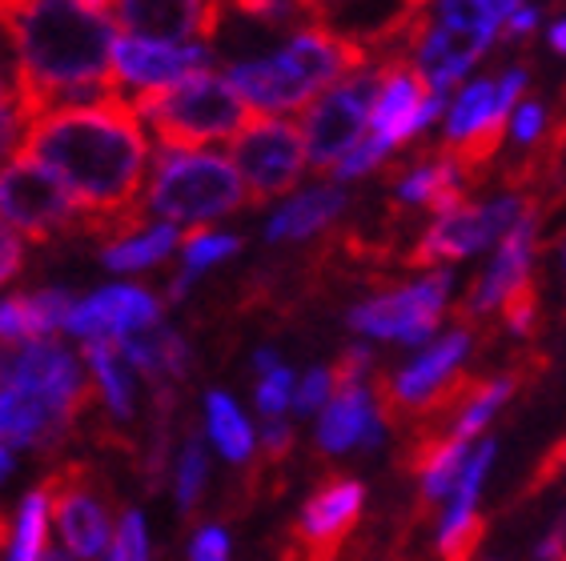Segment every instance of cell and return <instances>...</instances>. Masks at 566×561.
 Wrapping results in <instances>:
<instances>
[{
  "label": "cell",
  "instance_id": "cell-31",
  "mask_svg": "<svg viewBox=\"0 0 566 561\" xmlns=\"http://www.w3.org/2000/svg\"><path fill=\"white\" fill-rule=\"evenodd\" d=\"M44 529H49V497H44V489H33L24 497L21 518H17V538H12L9 561H41Z\"/></svg>",
  "mask_w": 566,
  "mask_h": 561
},
{
  "label": "cell",
  "instance_id": "cell-41",
  "mask_svg": "<svg viewBox=\"0 0 566 561\" xmlns=\"http://www.w3.org/2000/svg\"><path fill=\"white\" fill-rule=\"evenodd\" d=\"M366 369H370V353H366V349H346V353L338 357V366L329 369V373H334V389L361 385Z\"/></svg>",
  "mask_w": 566,
  "mask_h": 561
},
{
  "label": "cell",
  "instance_id": "cell-44",
  "mask_svg": "<svg viewBox=\"0 0 566 561\" xmlns=\"http://www.w3.org/2000/svg\"><path fill=\"white\" fill-rule=\"evenodd\" d=\"M538 561H566V518L558 521L543 541H538V550H534Z\"/></svg>",
  "mask_w": 566,
  "mask_h": 561
},
{
  "label": "cell",
  "instance_id": "cell-16",
  "mask_svg": "<svg viewBox=\"0 0 566 561\" xmlns=\"http://www.w3.org/2000/svg\"><path fill=\"white\" fill-rule=\"evenodd\" d=\"M157 321H161V305L149 293L133 285H109L76 301L65 329L81 341H125V337H137V329H157Z\"/></svg>",
  "mask_w": 566,
  "mask_h": 561
},
{
  "label": "cell",
  "instance_id": "cell-27",
  "mask_svg": "<svg viewBox=\"0 0 566 561\" xmlns=\"http://www.w3.org/2000/svg\"><path fill=\"white\" fill-rule=\"evenodd\" d=\"M181 245H186V269H181V277L169 285V297H186V289L193 285L197 273H206L213 261H226L233 257L241 248L238 237H226V233H209V229H189L186 237H181Z\"/></svg>",
  "mask_w": 566,
  "mask_h": 561
},
{
  "label": "cell",
  "instance_id": "cell-36",
  "mask_svg": "<svg viewBox=\"0 0 566 561\" xmlns=\"http://www.w3.org/2000/svg\"><path fill=\"white\" fill-rule=\"evenodd\" d=\"M386 152H390V145H386V140H381V137H366L358 145V149L349 152L346 161H342L338 169H334V177H338V181H349V177L374 173V169H378V165L386 161Z\"/></svg>",
  "mask_w": 566,
  "mask_h": 561
},
{
  "label": "cell",
  "instance_id": "cell-1",
  "mask_svg": "<svg viewBox=\"0 0 566 561\" xmlns=\"http://www.w3.org/2000/svg\"><path fill=\"white\" fill-rule=\"evenodd\" d=\"M17 157L41 165L65 184L85 213V237L105 241V248L129 241L149 216L142 197L149 145L142 117L125 97L61 108L33 120Z\"/></svg>",
  "mask_w": 566,
  "mask_h": 561
},
{
  "label": "cell",
  "instance_id": "cell-47",
  "mask_svg": "<svg viewBox=\"0 0 566 561\" xmlns=\"http://www.w3.org/2000/svg\"><path fill=\"white\" fill-rule=\"evenodd\" d=\"M551 49H555V53H566V21H558L555 29H551Z\"/></svg>",
  "mask_w": 566,
  "mask_h": 561
},
{
  "label": "cell",
  "instance_id": "cell-50",
  "mask_svg": "<svg viewBox=\"0 0 566 561\" xmlns=\"http://www.w3.org/2000/svg\"><path fill=\"white\" fill-rule=\"evenodd\" d=\"M9 533H12V526H9V514L0 509V550H4V541H9Z\"/></svg>",
  "mask_w": 566,
  "mask_h": 561
},
{
  "label": "cell",
  "instance_id": "cell-19",
  "mask_svg": "<svg viewBox=\"0 0 566 561\" xmlns=\"http://www.w3.org/2000/svg\"><path fill=\"white\" fill-rule=\"evenodd\" d=\"M534 245H538V213H534V205H531L523 213V221L502 237L499 253H494V261H491V269L482 273V280L474 285V293H470V301H467L462 314L479 317V314H494V309H502L506 293H511L514 285L531 280Z\"/></svg>",
  "mask_w": 566,
  "mask_h": 561
},
{
  "label": "cell",
  "instance_id": "cell-24",
  "mask_svg": "<svg viewBox=\"0 0 566 561\" xmlns=\"http://www.w3.org/2000/svg\"><path fill=\"white\" fill-rule=\"evenodd\" d=\"M85 361L93 369V385L101 401L109 405L117 421L133 417V373L129 361L120 353V341H85Z\"/></svg>",
  "mask_w": 566,
  "mask_h": 561
},
{
  "label": "cell",
  "instance_id": "cell-46",
  "mask_svg": "<svg viewBox=\"0 0 566 561\" xmlns=\"http://www.w3.org/2000/svg\"><path fill=\"white\" fill-rule=\"evenodd\" d=\"M253 366H258V373H273V369L282 366V361H277V353H273V349H258V357H253Z\"/></svg>",
  "mask_w": 566,
  "mask_h": 561
},
{
  "label": "cell",
  "instance_id": "cell-48",
  "mask_svg": "<svg viewBox=\"0 0 566 561\" xmlns=\"http://www.w3.org/2000/svg\"><path fill=\"white\" fill-rule=\"evenodd\" d=\"M17 105V85H4V76H0V108H12Z\"/></svg>",
  "mask_w": 566,
  "mask_h": 561
},
{
  "label": "cell",
  "instance_id": "cell-34",
  "mask_svg": "<svg viewBox=\"0 0 566 561\" xmlns=\"http://www.w3.org/2000/svg\"><path fill=\"white\" fill-rule=\"evenodd\" d=\"M109 561H149V538H145V518L137 509H125L117 526Z\"/></svg>",
  "mask_w": 566,
  "mask_h": 561
},
{
  "label": "cell",
  "instance_id": "cell-28",
  "mask_svg": "<svg viewBox=\"0 0 566 561\" xmlns=\"http://www.w3.org/2000/svg\"><path fill=\"white\" fill-rule=\"evenodd\" d=\"M518 381H523V373H506V378H491L482 381L479 389H474V398L467 401V410L454 417V437H462V442H470L479 430H486V421L494 417V413L506 405V398H511L514 389H518Z\"/></svg>",
  "mask_w": 566,
  "mask_h": 561
},
{
  "label": "cell",
  "instance_id": "cell-37",
  "mask_svg": "<svg viewBox=\"0 0 566 561\" xmlns=\"http://www.w3.org/2000/svg\"><path fill=\"white\" fill-rule=\"evenodd\" d=\"M329 398H334V373H329V369H310L294 393V410L314 413V410H322V405H329Z\"/></svg>",
  "mask_w": 566,
  "mask_h": 561
},
{
  "label": "cell",
  "instance_id": "cell-5",
  "mask_svg": "<svg viewBox=\"0 0 566 561\" xmlns=\"http://www.w3.org/2000/svg\"><path fill=\"white\" fill-rule=\"evenodd\" d=\"M514 4H438L434 21L426 24L418 36V68L430 81L434 93H447L454 81L470 73L491 41L502 33Z\"/></svg>",
  "mask_w": 566,
  "mask_h": 561
},
{
  "label": "cell",
  "instance_id": "cell-38",
  "mask_svg": "<svg viewBox=\"0 0 566 561\" xmlns=\"http://www.w3.org/2000/svg\"><path fill=\"white\" fill-rule=\"evenodd\" d=\"M189 561H229V533L221 526H201L189 541Z\"/></svg>",
  "mask_w": 566,
  "mask_h": 561
},
{
  "label": "cell",
  "instance_id": "cell-30",
  "mask_svg": "<svg viewBox=\"0 0 566 561\" xmlns=\"http://www.w3.org/2000/svg\"><path fill=\"white\" fill-rule=\"evenodd\" d=\"M21 305H24V321H29V337H33V341H49V334H56L76 309L69 289L21 293Z\"/></svg>",
  "mask_w": 566,
  "mask_h": 561
},
{
  "label": "cell",
  "instance_id": "cell-39",
  "mask_svg": "<svg viewBox=\"0 0 566 561\" xmlns=\"http://www.w3.org/2000/svg\"><path fill=\"white\" fill-rule=\"evenodd\" d=\"M294 449V430L285 421H270L262 430V462L265 465H282Z\"/></svg>",
  "mask_w": 566,
  "mask_h": 561
},
{
  "label": "cell",
  "instance_id": "cell-8",
  "mask_svg": "<svg viewBox=\"0 0 566 561\" xmlns=\"http://www.w3.org/2000/svg\"><path fill=\"white\" fill-rule=\"evenodd\" d=\"M374 100H378V73L346 76L322 100L310 105L302 120L305 152L314 169H338L349 152L361 145V133L374 120Z\"/></svg>",
  "mask_w": 566,
  "mask_h": 561
},
{
  "label": "cell",
  "instance_id": "cell-6",
  "mask_svg": "<svg viewBox=\"0 0 566 561\" xmlns=\"http://www.w3.org/2000/svg\"><path fill=\"white\" fill-rule=\"evenodd\" d=\"M0 216L36 245L69 237V233L85 237V213L76 205V197L49 169L24 157H17L0 173Z\"/></svg>",
  "mask_w": 566,
  "mask_h": 561
},
{
  "label": "cell",
  "instance_id": "cell-23",
  "mask_svg": "<svg viewBox=\"0 0 566 561\" xmlns=\"http://www.w3.org/2000/svg\"><path fill=\"white\" fill-rule=\"evenodd\" d=\"M342 209H346V193H342V189H334V184L310 189V193L294 197L290 205H282V213L273 216L270 229H265V237L270 241L314 237L317 229H326Z\"/></svg>",
  "mask_w": 566,
  "mask_h": 561
},
{
  "label": "cell",
  "instance_id": "cell-3",
  "mask_svg": "<svg viewBox=\"0 0 566 561\" xmlns=\"http://www.w3.org/2000/svg\"><path fill=\"white\" fill-rule=\"evenodd\" d=\"M133 113L153 129L165 152H193L209 140L238 137L258 113L241 93L229 85V76L197 73L165 88H145L129 100Z\"/></svg>",
  "mask_w": 566,
  "mask_h": 561
},
{
  "label": "cell",
  "instance_id": "cell-7",
  "mask_svg": "<svg viewBox=\"0 0 566 561\" xmlns=\"http://www.w3.org/2000/svg\"><path fill=\"white\" fill-rule=\"evenodd\" d=\"M310 161L305 152V133L290 120L277 117H258L233 137V169L245 181L250 205H270L277 197H285L302 181V169Z\"/></svg>",
  "mask_w": 566,
  "mask_h": 561
},
{
  "label": "cell",
  "instance_id": "cell-9",
  "mask_svg": "<svg viewBox=\"0 0 566 561\" xmlns=\"http://www.w3.org/2000/svg\"><path fill=\"white\" fill-rule=\"evenodd\" d=\"M97 481V469L88 462H65L41 481L56 529H61V541L81 561L101 558L109 546V501H105Z\"/></svg>",
  "mask_w": 566,
  "mask_h": 561
},
{
  "label": "cell",
  "instance_id": "cell-26",
  "mask_svg": "<svg viewBox=\"0 0 566 561\" xmlns=\"http://www.w3.org/2000/svg\"><path fill=\"white\" fill-rule=\"evenodd\" d=\"M177 241H181V233L174 225H157L149 233H142V237L101 248V261H105V269H149V265H157V261L174 253Z\"/></svg>",
  "mask_w": 566,
  "mask_h": 561
},
{
  "label": "cell",
  "instance_id": "cell-18",
  "mask_svg": "<svg viewBox=\"0 0 566 561\" xmlns=\"http://www.w3.org/2000/svg\"><path fill=\"white\" fill-rule=\"evenodd\" d=\"M209 44H153L137 41V36H120L117 53H113V68H117L120 85L145 88H165L177 85L186 76L209 73Z\"/></svg>",
  "mask_w": 566,
  "mask_h": 561
},
{
  "label": "cell",
  "instance_id": "cell-22",
  "mask_svg": "<svg viewBox=\"0 0 566 561\" xmlns=\"http://www.w3.org/2000/svg\"><path fill=\"white\" fill-rule=\"evenodd\" d=\"M120 353L145 381L161 385L165 378H186L189 373V346L186 337L174 329H153V334H137L120 341Z\"/></svg>",
  "mask_w": 566,
  "mask_h": 561
},
{
  "label": "cell",
  "instance_id": "cell-14",
  "mask_svg": "<svg viewBox=\"0 0 566 561\" xmlns=\"http://www.w3.org/2000/svg\"><path fill=\"white\" fill-rule=\"evenodd\" d=\"M109 17L125 36L153 44H206L221 29V4H189V0H161V4H109Z\"/></svg>",
  "mask_w": 566,
  "mask_h": 561
},
{
  "label": "cell",
  "instance_id": "cell-2",
  "mask_svg": "<svg viewBox=\"0 0 566 561\" xmlns=\"http://www.w3.org/2000/svg\"><path fill=\"white\" fill-rule=\"evenodd\" d=\"M0 33L17 53V108L33 120L76 105L120 97L113 68L117 24L109 4H73V0H29L0 4Z\"/></svg>",
  "mask_w": 566,
  "mask_h": 561
},
{
  "label": "cell",
  "instance_id": "cell-21",
  "mask_svg": "<svg viewBox=\"0 0 566 561\" xmlns=\"http://www.w3.org/2000/svg\"><path fill=\"white\" fill-rule=\"evenodd\" d=\"M381 430H386V421H381L378 401H374V393H366V385L334 389V398L322 413V425H317V449L322 454H346L354 445L378 449Z\"/></svg>",
  "mask_w": 566,
  "mask_h": 561
},
{
  "label": "cell",
  "instance_id": "cell-29",
  "mask_svg": "<svg viewBox=\"0 0 566 561\" xmlns=\"http://www.w3.org/2000/svg\"><path fill=\"white\" fill-rule=\"evenodd\" d=\"M494 100H499V85L494 81H474L470 88H462V97L454 100L447 120V149L462 145L479 125H486V117L494 113Z\"/></svg>",
  "mask_w": 566,
  "mask_h": 561
},
{
  "label": "cell",
  "instance_id": "cell-4",
  "mask_svg": "<svg viewBox=\"0 0 566 561\" xmlns=\"http://www.w3.org/2000/svg\"><path fill=\"white\" fill-rule=\"evenodd\" d=\"M250 205L245 181L233 169V161L213 152H161L157 177H153L145 209L165 221H189L201 229V221L226 216L233 209Z\"/></svg>",
  "mask_w": 566,
  "mask_h": 561
},
{
  "label": "cell",
  "instance_id": "cell-45",
  "mask_svg": "<svg viewBox=\"0 0 566 561\" xmlns=\"http://www.w3.org/2000/svg\"><path fill=\"white\" fill-rule=\"evenodd\" d=\"M538 24V9L534 4H514L511 17H506V24H502V33L506 36H526Z\"/></svg>",
  "mask_w": 566,
  "mask_h": 561
},
{
  "label": "cell",
  "instance_id": "cell-51",
  "mask_svg": "<svg viewBox=\"0 0 566 561\" xmlns=\"http://www.w3.org/2000/svg\"><path fill=\"white\" fill-rule=\"evenodd\" d=\"M41 561H73V558H65L61 550H44V558Z\"/></svg>",
  "mask_w": 566,
  "mask_h": 561
},
{
  "label": "cell",
  "instance_id": "cell-25",
  "mask_svg": "<svg viewBox=\"0 0 566 561\" xmlns=\"http://www.w3.org/2000/svg\"><path fill=\"white\" fill-rule=\"evenodd\" d=\"M206 421H209V437L218 442V449L229 462H250L253 454V430L245 413L226 398V393H209L206 398Z\"/></svg>",
  "mask_w": 566,
  "mask_h": 561
},
{
  "label": "cell",
  "instance_id": "cell-32",
  "mask_svg": "<svg viewBox=\"0 0 566 561\" xmlns=\"http://www.w3.org/2000/svg\"><path fill=\"white\" fill-rule=\"evenodd\" d=\"M206 474H209V462H206V445L201 437H189L186 449H181V462H177V501H181V514L201 501V489H206Z\"/></svg>",
  "mask_w": 566,
  "mask_h": 561
},
{
  "label": "cell",
  "instance_id": "cell-35",
  "mask_svg": "<svg viewBox=\"0 0 566 561\" xmlns=\"http://www.w3.org/2000/svg\"><path fill=\"white\" fill-rule=\"evenodd\" d=\"M294 373H290V366H277L273 373H265L262 381H258V410L265 413L270 421H277L285 413V405L294 401Z\"/></svg>",
  "mask_w": 566,
  "mask_h": 561
},
{
  "label": "cell",
  "instance_id": "cell-12",
  "mask_svg": "<svg viewBox=\"0 0 566 561\" xmlns=\"http://www.w3.org/2000/svg\"><path fill=\"white\" fill-rule=\"evenodd\" d=\"M450 297V273L402 285L394 293H381L374 301H361L349 309V329L370 337H398V341H426L434 334Z\"/></svg>",
  "mask_w": 566,
  "mask_h": 561
},
{
  "label": "cell",
  "instance_id": "cell-11",
  "mask_svg": "<svg viewBox=\"0 0 566 561\" xmlns=\"http://www.w3.org/2000/svg\"><path fill=\"white\" fill-rule=\"evenodd\" d=\"M97 401L101 393H88V398H49V393L0 389V445L56 454L81 430L85 413Z\"/></svg>",
  "mask_w": 566,
  "mask_h": 561
},
{
  "label": "cell",
  "instance_id": "cell-20",
  "mask_svg": "<svg viewBox=\"0 0 566 561\" xmlns=\"http://www.w3.org/2000/svg\"><path fill=\"white\" fill-rule=\"evenodd\" d=\"M229 85L238 88L241 100H250L253 113H285L305 108L317 97V88L294 68L285 53L262 56V61H241L229 68Z\"/></svg>",
  "mask_w": 566,
  "mask_h": 561
},
{
  "label": "cell",
  "instance_id": "cell-42",
  "mask_svg": "<svg viewBox=\"0 0 566 561\" xmlns=\"http://www.w3.org/2000/svg\"><path fill=\"white\" fill-rule=\"evenodd\" d=\"M29 133V120L21 117V108H0V161L9 157V152H21V140Z\"/></svg>",
  "mask_w": 566,
  "mask_h": 561
},
{
  "label": "cell",
  "instance_id": "cell-43",
  "mask_svg": "<svg viewBox=\"0 0 566 561\" xmlns=\"http://www.w3.org/2000/svg\"><path fill=\"white\" fill-rule=\"evenodd\" d=\"M543 125H546L543 105H538V100H526V105H518V113H514V140L526 149V145H534V140H538Z\"/></svg>",
  "mask_w": 566,
  "mask_h": 561
},
{
  "label": "cell",
  "instance_id": "cell-33",
  "mask_svg": "<svg viewBox=\"0 0 566 561\" xmlns=\"http://www.w3.org/2000/svg\"><path fill=\"white\" fill-rule=\"evenodd\" d=\"M499 317L511 334H518V337L534 334V321H538V289H534V280H523V285H514V289L506 293Z\"/></svg>",
  "mask_w": 566,
  "mask_h": 561
},
{
  "label": "cell",
  "instance_id": "cell-17",
  "mask_svg": "<svg viewBox=\"0 0 566 561\" xmlns=\"http://www.w3.org/2000/svg\"><path fill=\"white\" fill-rule=\"evenodd\" d=\"M430 81L422 68H415L402 56H390L378 73V100H374V137L386 145H406L410 137L426 129V100H430Z\"/></svg>",
  "mask_w": 566,
  "mask_h": 561
},
{
  "label": "cell",
  "instance_id": "cell-15",
  "mask_svg": "<svg viewBox=\"0 0 566 561\" xmlns=\"http://www.w3.org/2000/svg\"><path fill=\"white\" fill-rule=\"evenodd\" d=\"M0 389H24V393H49V398L97 393V385L85 381L76 357L56 341H29V346L0 349Z\"/></svg>",
  "mask_w": 566,
  "mask_h": 561
},
{
  "label": "cell",
  "instance_id": "cell-49",
  "mask_svg": "<svg viewBox=\"0 0 566 561\" xmlns=\"http://www.w3.org/2000/svg\"><path fill=\"white\" fill-rule=\"evenodd\" d=\"M12 474V454H9V445H0V481Z\"/></svg>",
  "mask_w": 566,
  "mask_h": 561
},
{
  "label": "cell",
  "instance_id": "cell-10",
  "mask_svg": "<svg viewBox=\"0 0 566 561\" xmlns=\"http://www.w3.org/2000/svg\"><path fill=\"white\" fill-rule=\"evenodd\" d=\"M534 201H523V197H502L494 205H462L454 213L438 216L434 225L426 229L418 245L410 248V265L426 269V265H447V261H462L470 253L486 248L491 241L506 237L523 213Z\"/></svg>",
  "mask_w": 566,
  "mask_h": 561
},
{
  "label": "cell",
  "instance_id": "cell-40",
  "mask_svg": "<svg viewBox=\"0 0 566 561\" xmlns=\"http://www.w3.org/2000/svg\"><path fill=\"white\" fill-rule=\"evenodd\" d=\"M21 265H24V245H21V237H17L9 221L0 216V285L17 277V273H21Z\"/></svg>",
  "mask_w": 566,
  "mask_h": 561
},
{
  "label": "cell",
  "instance_id": "cell-13",
  "mask_svg": "<svg viewBox=\"0 0 566 561\" xmlns=\"http://www.w3.org/2000/svg\"><path fill=\"white\" fill-rule=\"evenodd\" d=\"M361 506H366V486L358 477H326L314 494L305 497L290 546H297L317 561H338L342 550H346V538L361 518Z\"/></svg>",
  "mask_w": 566,
  "mask_h": 561
}]
</instances>
